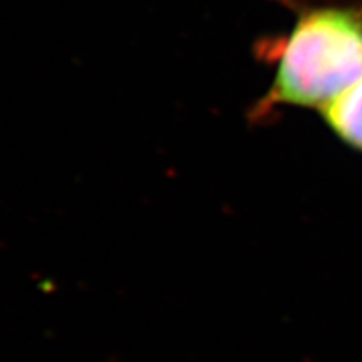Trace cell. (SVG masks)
<instances>
[{"instance_id": "obj_1", "label": "cell", "mask_w": 362, "mask_h": 362, "mask_svg": "<svg viewBox=\"0 0 362 362\" xmlns=\"http://www.w3.org/2000/svg\"><path fill=\"white\" fill-rule=\"evenodd\" d=\"M291 33L259 44L275 64L270 88L250 110V121L282 107L322 111L362 79V2L298 6Z\"/></svg>"}, {"instance_id": "obj_2", "label": "cell", "mask_w": 362, "mask_h": 362, "mask_svg": "<svg viewBox=\"0 0 362 362\" xmlns=\"http://www.w3.org/2000/svg\"><path fill=\"white\" fill-rule=\"evenodd\" d=\"M320 112L339 139L362 153V79Z\"/></svg>"}]
</instances>
